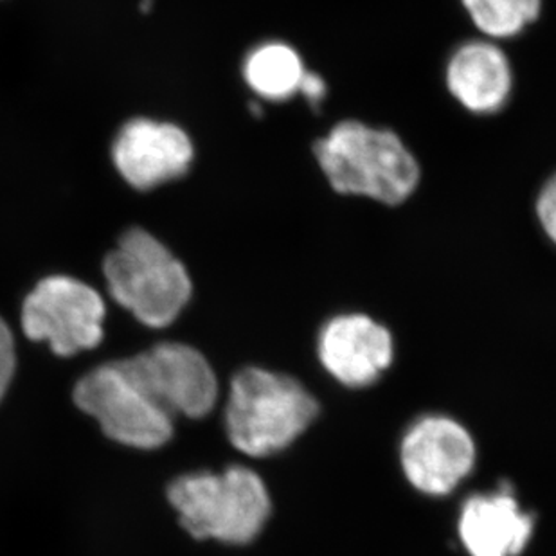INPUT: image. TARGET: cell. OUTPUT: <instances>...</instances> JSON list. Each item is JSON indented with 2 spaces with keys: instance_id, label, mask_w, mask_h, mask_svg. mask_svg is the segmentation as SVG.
Here are the masks:
<instances>
[{
  "instance_id": "1",
  "label": "cell",
  "mask_w": 556,
  "mask_h": 556,
  "mask_svg": "<svg viewBox=\"0 0 556 556\" xmlns=\"http://www.w3.org/2000/svg\"><path fill=\"white\" fill-rule=\"evenodd\" d=\"M315 159L331 188L383 205L404 204L420 185L421 169L394 131L361 122L337 123L314 144Z\"/></svg>"
},
{
  "instance_id": "2",
  "label": "cell",
  "mask_w": 556,
  "mask_h": 556,
  "mask_svg": "<svg viewBox=\"0 0 556 556\" xmlns=\"http://www.w3.org/2000/svg\"><path fill=\"white\" fill-rule=\"evenodd\" d=\"M317 415V400L295 378L248 368L232 378L227 435L248 456H273L292 445Z\"/></svg>"
},
{
  "instance_id": "3",
  "label": "cell",
  "mask_w": 556,
  "mask_h": 556,
  "mask_svg": "<svg viewBox=\"0 0 556 556\" xmlns=\"http://www.w3.org/2000/svg\"><path fill=\"white\" fill-rule=\"evenodd\" d=\"M168 498L189 535L226 544H249L270 515L267 486L248 467L222 473H188L169 484Z\"/></svg>"
},
{
  "instance_id": "4",
  "label": "cell",
  "mask_w": 556,
  "mask_h": 556,
  "mask_svg": "<svg viewBox=\"0 0 556 556\" xmlns=\"http://www.w3.org/2000/svg\"><path fill=\"white\" fill-rule=\"evenodd\" d=\"M103 273L112 298L150 328L172 325L193 294L182 262L141 227L123 235Z\"/></svg>"
},
{
  "instance_id": "5",
  "label": "cell",
  "mask_w": 556,
  "mask_h": 556,
  "mask_svg": "<svg viewBox=\"0 0 556 556\" xmlns=\"http://www.w3.org/2000/svg\"><path fill=\"white\" fill-rule=\"evenodd\" d=\"M119 371L174 418H204L218 400V380L207 358L180 342H163L136 357L116 361Z\"/></svg>"
},
{
  "instance_id": "6",
  "label": "cell",
  "mask_w": 556,
  "mask_h": 556,
  "mask_svg": "<svg viewBox=\"0 0 556 556\" xmlns=\"http://www.w3.org/2000/svg\"><path fill=\"white\" fill-rule=\"evenodd\" d=\"M105 303L89 285L49 276L22 306V328L31 341H46L60 357L92 350L103 339Z\"/></svg>"
},
{
  "instance_id": "7",
  "label": "cell",
  "mask_w": 556,
  "mask_h": 556,
  "mask_svg": "<svg viewBox=\"0 0 556 556\" xmlns=\"http://www.w3.org/2000/svg\"><path fill=\"white\" fill-rule=\"evenodd\" d=\"M74 402L123 445L153 451L174 435V418L144 396L116 363L87 372L74 388Z\"/></svg>"
},
{
  "instance_id": "8",
  "label": "cell",
  "mask_w": 556,
  "mask_h": 556,
  "mask_svg": "<svg viewBox=\"0 0 556 556\" xmlns=\"http://www.w3.org/2000/svg\"><path fill=\"white\" fill-rule=\"evenodd\" d=\"M405 478L427 495H446L468 478L476 445L465 427L445 416H427L402 441Z\"/></svg>"
},
{
  "instance_id": "9",
  "label": "cell",
  "mask_w": 556,
  "mask_h": 556,
  "mask_svg": "<svg viewBox=\"0 0 556 556\" xmlns=\"http://www.w3.org/2000/svg\"><path fill=\"white\" fill-rule=\"evenodd\" d=\"M112 159L128 185L147 191L188 174L194 148L180 126L137 117L117 134Z\"/></svg>"
},
{
  "instance_id": "10",
  "label": "cell",
  "mask_w": 556,
  "mask_h": 556,
  "mask_svg": "<svg viewBox=\"0 0 556 556\" xmlns=\"http://www.w3.org/2000/svg\"><path fill=\"white\" fill-rule=\"evenodd\" d=\"M393 337L369 315H339L320 331V363L348 388H368L377 382L393 363Z\"/></svg>"
},
{
  "instance_id": "11",
  "label": "cell",
  "mask_w": 556,
  "mask_h": 556,
  "mask_svg": "<svg viewBox=\"0 0 556 556\" xmlns=\"http://www.w3.org/2000/svg\"><path fill=\"white\" fill-rule=\"evenodd\" d=\"M446 87L473 114H495L508 103L514 73L503 49L476 40L456 49L446 65Z\"/></svg>"
},
{
  "instance_id": "12",
  "label": "cell",
  "mask_w": 556,
  "mask_h": 556,
  "mask_svg": "<svg viewBox=\"0 0 556 556\" xmlns=\"http://www.w3.org/2000/svg\"><path fill=\"white\" fill-rule=\"evenodd\" d=\"M533 533V519L520 511L511 490L476 495L463 506L459 536L472 556H519Z\"/></svg>"
},
{
  "instance_id": "13",
  "label": "cell",
  "mask_w": 556,
  "mask_h": 556,
  "mask_svg": "<svg viewBox=\"0 0 556 556\" xmlns=\"http://www.w3.org/2000/svg\"><path fill=\"white\" fill-rule=\"evenodd\" d=\"M300 53L289 43L267 42L252 49L243 62V79L262 100L287 101L300 92L305 76Z\"/></svg>"
},
{
  "instance_id": "14",
  "label": "cell",
  "mask_w": 556,
  "mask_h": 556,
  "mask_svg": "<svg viewBox=\"0 0 556 556\" xmlns=\"http://www.w3.org/2000/svg\"><path fill=\"white\" fill-rule=\"evenodd\" d=\"M479 31L492 40H506L539 18L542 0H462Z\"/></svg>"
},
{
  "instance_id": "15",
  "label": "cell",
  "mask_w": 556,
  "mask_h": 556,
  "mask_svg": "<svg viewBox=\"0 0 556 556\" xmlns=\"http://www.w3.org/2000/svg\"><path fill=\"white\" fill-rule=\"evenodd\" d=\"M15 372V344L10 328L0 319V400L4 399Z\"/></svg>"
},
{
  "instance_id": "16",
  "label": "cell",
  "mask_w": 556,
  "mask_h": 556,
  "mask_svg": "<svg viewBox=\"0 0 556 556\" xmlns=\"http://www.w3.org/2000/svg\"><path fill=\"white\" fill-rule=\"evenodd\" d=\"M536 216L541 222L542 229L546 232L552 242L556 238V182L555 179L547 180L536 199Z\"/></svg>"
},
{
  "instance_id": "17",
  "label": "cell",
  "mask_w": 556,
  "mask_h": 556,
  "mask_svg": "<svg viewBox=\"0 0 556 556\" xmlns=\"http://www.w3.org/2000/svg\"><path fill=\"white\" fill-rule=\"evenodd\" d=\"M326 92L328 89H326L325 79L320 78L319 74L306 71L305 76L301 79L300 94L305 96L309 105L317 106L320 101L325 100Z\"/></svg>"
}]
</instances>
